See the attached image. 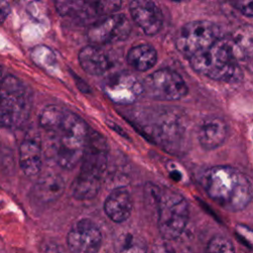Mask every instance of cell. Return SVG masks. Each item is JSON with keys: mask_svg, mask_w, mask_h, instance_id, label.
<instances>
[{"mask_svg": "<svg viewBox=\"0 0 253 253\" xmlns=\"http://www.w3.org/2000/svg\"><path fill=\"white\" fill-rule=\"evenodd\" d=\"M46 134V149L54 162L63 169L74 168L81 161L89 128L75 113L58 105H47L39 117Z\"/></svg>", "mask_w": 253, "mask_h": 253, "instance_id": "obj_1", "label": "cell"}, {"mask_svg": "<svg viewBox=\"0 0 253 253\" xmlns=\"http://www.w3.org/2000/svg\"><path fill=\"white\" fill-rule=\"evenodd\" d=\"M208 196L228 211L244 210L253 198L252 184L245 174L230 166H214L202 178Z\"/></svg>", "mask_w": 253, "mask_h": 253, "instance_id": "obj_2", "label": "cell"}, {"mask_svg": "<svg viewBox=\"0 0 253 253\" xmlns=\"http://www.w3.org/2000/svg\"><path fill=\"white\" fill-rule=\"evenodd\" d=\"M109 146L106 138L96 130L89 129L81 168L72 185V196L80 201L95 198L101 188L107 168Z\"/></svg>", "mask_w": 253, "mask_h": 253, "instance_id": "obj_3", "label": "cell"}, {"mask_svg": "<svg viewBox=\"0 0 253 253\" xmlns=\"http://www.w3.org/2000/svg\"><path fill=\"white\" fill-rule=\"evenodd\" d=\"M189 61L196 72L212 80L235 83L243 75L232 53L229 40L223 37L209 48L189 58Z\"/></svg>", "mask_w": 253, "mask_h": 253, "instance_id": "obj_4", "label": "cell"}, {"mask_svg": "<svg viewBox=\"0 0 253 253\" xmlns=\"http://www.w3.org/2000/svg\"><path fill=\"white\" fill-rule=\"evenodd\" d=\"M32 93L30 88L13 75L4 77L0 87V126L18 128L30 117Z\"/></svg>", "mask_w": 253, "mask_h": 253, "instance_id": "obj_5", "label": "cell"}, {"mask_svg": "<svg viewBox=\"0 0 253 253\" xmlns=\"http://www.w3.org/2000/svg\"><path fill=\"white\" fill-rule=\"evenodd\" d=\"M158 229L165 240L178 238L189 220V205L179 193L165 189L157 199Z\"/></svg>", "mask_w": 253, "mask_h": 253, "instance_id": "obj_6", "label": "cell"}, {"mask_svg": "<svg viewBox=\"0 0 253 253\" xmlns=\"http://www.w3.org/2000/svg\"><path fill=\"white\" fill-rule=\"evenodd\" d=\"M122 0H55L58 14L81 25H93L103 18L115 14Z\"/></svg>", "mask_w": 253, "mask_h": 253, "instance_id": "obj_7", "label": "cell"}, {"mask_svg": "<svg viewBox=\"0 0 253 253\" xmlns=\"http://www.w3.org/2000/svg\"><path fill=\"white\" fill-rule=\"evenodd\" d=\"M220 37V30L215 24L209 21H193L181 28L176 39V47L189 59L209 48Z\"/></svg>", "mask_w": 253, "mask_h": 253, "instance_id": "obj_8", "label": "cell"}, {"mask_svg": "<svg viewBox=\"0 0 253 253\" xmlns=\"http://www.w3.org/2000/svg\"><path fill=\"white\" fill-rule=\"evenodd\" d=\"M143 93L160 101H176L185 97L188 86L182 76L168 68H162L149 74L142 82Z\"/></svg>", "mask_w": 253, "mask_h": 253, "instance_id": "obj_9", "label": "cell"}, {"mask_svg": "<svg viewBox=\"0 0 253 253\" xmlns=\"http://www.w3.org/2000/svg\"><path fill=\"white\" fill-rule=\"evenodd\" d=\"M131 26L124 14H112L91 25L87 37L96 45L125 41L130 34Z\"/></svg>", "mask_w": 253, "mask_h": 253, "instance_id": "obj_10", "label": "cell"}, {"mask_svg": "<svg viewBox=\"0 0 253 253\" xmlns=\"http://www.w3.org/2000/svg\"><path fill=\"white\" fill-rule=\"evenodd\" d=\"M66 243L71 253H97L102 244V233L93 220L82 218L67 233Z\"/></svg>", "mask_w": 253, "mask_h": 253, "instance_id": "obj_11", "label": "cell"}, {"mask_svg": "<svg viewBox=\"0 0 253 253\" xmlns=\"http://www.w3.org/2000/svg\"><path fill=\"white\" fill-rule=\"evenodd\" d=\"M104 91L114 103L130 105L143 94V85L134 75L120 72L108 78L104 84Z\"/></svg>", "mask_w": 253, "mask_h": 253, "instance_id": "obj_12", "label": "cell"}, {"mask_svg": "<svg viewBox=\"0 0 253 253\" xmlns=\"http://www.w3.org/2000/svg\"><path fill=\"white\" fill-rule=\"evenodd\" d=\"M129 13L133 22L147 36L156 35L162 28L163 15L153 0H131Z\"/></svg>", "mask_w": 253, "mask_h": 253, "instance_id": "obj_13", "label": "cell"}, {"mask_svg": "<svg viewBox=\"0 0 253 253\" xmlns=\"http://www.w3.org/2000/svg\"><path fill=\"white\" fill-rule=\"evenodd\" d=\"M42 142L40 134L29 131L19 146V162L24 174L28 177L39 175L42 165Z\"/></svg>", "mask_w": 253, "mask_h": 253, "instance_id": "obj_14", "label": "cell"}, {"mask_svg": "<svg viewBox=\"0 0 253 253\" xmlns=\"http://www.w3.org/2000/svg\"><path fill=\"white\" fill-rule=\"evenodd\" d=\"M227 126L225 122L216 117L205 119L198 128V139L206 150L219 147L226 139Z\"/></svg>", "mask_w": 253, "mask_h": 253, "instance_id": "obj_15", "label": "cell"}, {"mask_svg": "<svg viewBox=\"0 0 253 253\" xmlns=\"http://www.w3.org/2000/svg\"><path fill=\"white\" fill-rule=\"evenodd\" d=\"M65 184L62 177L55 173L41 176L35 183L32 195L34 200L42 205L50 204L58 200L64 192Z\"/></svg>", "mask_w": 253, "mask_h": 253, "instance_id": "obj_16", "label": "cell"}, {"mask_svg": "<svg viewBox=\"0 0 253 253\" xmlns=\"http://www.w3.org/2000/svg\"><path fill=\"white\" fill-rule=\"evenodd\" d=\"M132 210V200L129 192L119 187L114 189L107 197L104 203V211L106 214L117 223L126 221Z\"/></svg>", "mask_w": 253, "mask_h": 253, "instance_id": "obj_17", "label": "cell"}, {"mask_svg": "<svg viewBox=\"0 0 253 253\" xmlns=\"http://www.w3.org/2000/svg\"><path fill=\"white\" fill-rule=\"evenodd\" d=\"M78 59L81 67L91 75H102L106 73L113 65V62L107 51L96 44L83 47Z\"/></svg>", "mask_w": 253, "mask_h": 253, "instance_id": "obj_18", "label": "cell"}, {"mask_svg": "<svg viewBox=\"0 0 253 253\" xmlns=\"http://www.w3.org/2000/svg\"><path fill=\"white\" fill-rule=\"evenodd\" d=\"M228 40L237 61L253 58V25L243 24L239 26Z\"/></svg>", "mask_w": 253, "mask_h": 253, "instance_id": "obj_19", "label": "cell"}, {"mask_svg": "<svg viewBox=\"0 0 253 253\" xmlns=\"http://www.w3.org/2000/svg\"><path fill=\"white\" fill-rule=\"evenodd\" d=\"M127 63L137 71H147L152 68L157 60L155 48L148 43H140L132 46L126 55Z\"/></svg>", "mask_w": 253, "mask_h": 253, "instance_id": "obj_20", "label": "cell"}, {"mask_svg": "<svg viewBox=\"0 0 253 253\" xmlns=\"http://www.w3.org/2000/svg\"><path fill=\"white\" fill-rule=\"evenodd\" d=\"M117 253H147L145 241L135 233H123L117 241Z\"/></svg>", "mask_w": 253, "mask_h": 253, "instance_id": "obj_21", "label": "cell"}, {"mask_svg": "<svg viewBox=\"0 0 253 253\" xmlns=\"http://www.w3.org/2000/svg\"><path fill=\"white\" fill-rule=\"evenodd\" d=\"M206 253H235V249L229 239L217 235L209 241Z\"/></svg>", "mask_w": 253, "mask_h": 253, "instance_id": "obj_22", "label": "cell"}, {"mask_svg": "<svg viewBox=\"0 0 253 253\" xmlns=\"http://www.w3.org/2000/svg\"><path fill=\"white\" fill-rule=\"evenodd\" d=\"M33 57L38 64H42L44 67L53 64L55 61L54 54L46 46H37L33 51Z\"/></svg>", "mask_w": 253, "mask_h": 253, "instance_id": "obj_23", "label": "cell"}, {"mask_svg": "<svg viewBox=\"0 0 253 253\" xmlns=\"http://www.w3.org/2000/svg\"><path fill=\"white\" fill-rule=\"evenodd\" d=\"M229 4L247 17H253V0H228Z\"/></svg>", "mask_w": 253, "mask_h": 253, "instance_id": "obj_24", "label": "cell"}, {"mask_svg": "<svg viewBox=\"0 0 253 253\" xmlns=\"http://www.w3.org/2000/svg\"><path fill=\"white\" fill-rule=\"evenodd\" d=\"M152 253H176V252L168 242L160 241L155 243L152 249Z\"/></svg>", "mask_w": 253, "mask_h": 253, "instance_id": "obj_25", "label": "cell"}, {"mask_svg": "<svg viewBox=\"0 0 253 253\" xmlns=\"http://www.w3.org/2000/svg\"><path fill=\"white\" fill-rule=\"evenodd\" d=\"M11 13V6L7 0H0V23H3Z\"/></svg>", "mask_w": 253, "mask_h": 253, "instance_id": "obj_26", "label": "cell"}, {"mask_svg": "<svg viewBox=\"0 0 253 253\" xmlns=\"http://www.w3.org/2000/svg\"><path fill=\"white\" fill-rule=\"evenodd\" d=\"M3 80H4V77H3V68H2V66L0 65V87H1V85H2Z\"/></svg>", "mask_w": 253, "mask_h": 253, "instance_id": "obj_27", "label": "cell"}, {"mask_svg": "<svg viewBox=\"0 0 253 253\" xmlns=\"http://www.w3.org/2000/svg\"><path fill=\"white\" fill-rule=\"evenodd\" d=\"M173 1H177V2H180V1H183V0H173Z\"/></svg>", "mask_w": 253, "mask_h": 253, "instance_id": "obj_28", "label": "cell"}]
</instances>
